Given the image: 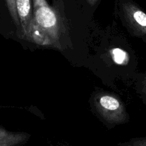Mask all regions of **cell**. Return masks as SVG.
Instances as JSON below:
<instances>
[{
  "instance_id": "5b68a950",
  "label": "cell",
  "mask_w": 146,
  "mask_h": 146,
  "mask_svg": "<svg viewBox=\"0 0 146 146\" xmlns=\"http://www.w3.org/2000/svg\"><path fill=\"white\" fill-rule=\"evenodd\" d=\"M30 134L24 132H12L0 126V146H19L29 140Z\"/></svg>"
},
{
  "instance_id": "ba28073f",
  "label": "cell",
  "mask_w": 146,
  "mask_h": 146,
  "mask_svg": "<svg viewBox=\"0 0 146 146\" xmlns=\"http://www.w3.org/2000/svg\"><path fill=\"white\" fill-rule=\"evenodd\" d=\"M120 146H146V137L133 138L127 142L120 143Z\"/></svg>"
},
{
  "instance_id": "3957f363",
  "label": "cell",
  "mask_w": 146,
  "mask_h": 146,
  "mask_svg": "<svg viewBox=\"0 0 146 146\" xmlns=\"http://www.w3.org/2000/svg\"><path fill=\"white\" fill-rule=\"evenodd\" d=\"M118 13L129 33L146 43V13L132 0H119Z\"/></svg>"
},
{
  "instance_id": "30bf717a",
  "label": "cell",
  "mask_w": 146,
  "mask_h": 146,
  "mask_svg": "<svg viewBox=\"0 0 146 146\" xmlns=\"http://www.w3.org/2000/svg\"><path fill=\"white\" fill-rule=\"evenodd\" d=\"M2 107H4V106H2L0 105V108H2Z\"/></svg>"
},
{
  "instance_id": "9c48e42d",
  "label": "cell",
  "mask_w": 146,
  "mask_h": 146,
  "mask_svg": "<svg viewBox=\"0 0 146 146\" xmlns=\"http://www.w3.org/2000/svg\"><path fill=\"white\" fill-rule=\"evenodd\" d=\"M87 2H88V4H90V5L91 6H94V4L97 3V1H98V0H87Z\"/></svg>"
},
{
  "instance_id": "6da1fadb",
  "label": "cell",
  "mask_w": 146,
  "mask_h": 146,
  "mask_svg": "<svg viewBox=\"0 0 146 146\" xmlns=\"http://www.w3.org/2000/svg\"><path fill=\"white\" fill-rule=\"evenodd\" d=\"M33 19L27 41L42 46L61 50L64 27L57 11L47 0H32Z\"/></svg>"
},
{
  "instance_id": "8992f818",
  "label": "cell",
  "mask_w": 146,
  "mask_h": 146,
  "mask_svg": "<svg viewBox=\"0 0 146 146\" xmlns=\"http://www.w3.org/2000/svg\"><path fill=\"white\" fill-rule=\"evenodd\" d=\"M6 2H7V7H8V10L10 14V16H11L14 24L17 27V31L19 32L20 30V23L18 18V15H17L15 0H6Z\"/></svg>"
},
{
  "instance_id": "277c9868",
  "label": "cell",
  "mask_w": 146,
  "mask_h": 146,
  "mask_svg": "<svg viewBox=\"0 0 146 146\" xmlns=\"http://www.w3.org/2000/svg\"><path fill=\"white\" fill-rule=\"evenodd\" d=\"M17 15L20 23L18 32L20 38L28 39L33 19V3L31 0H15Z\"/></svg>"
},
{
  "instance_id": "7a4b0ae2",
  "label": "cell",
  "mask_w": 146,
  "mask_h": 146,
  "mask_svg": "<svg viewBox=\"0 0 146 146\" xmlns=\"http://www.w3.org/2000/svg\"><path fill=\"white\" fill-rule=\"evenodd\" d=\"M92 104L97 113L107 123L119 125L128 121L125 106L117 96L106 92L97 93L93 97Z\"/></svg>"
},
{
  "instance_id": "52a82bcc",
  "label": "cell",
  "mask_w": 146,
  "mask_h": 146,
  "mask_svg": "<svg viewBox=\"0 0 146 146\" xmlns=\"http://www.w3.org/2000/svg\"><path fill=\"white\" fill-rule=\"evenodd\" d=\"M138 88L140 94L146 104V73L143 74L139 79Z\"/></svg>"
}]
</instances>
